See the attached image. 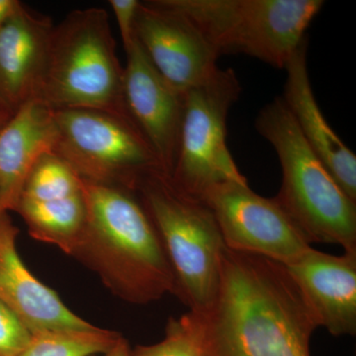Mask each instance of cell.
<instances>
[{"label": "cell", "mask_w": 356, "mask_h": 356, "mask_svg": "<svg viewBox=\"0 0 356 356\" xmlns=\"http://www.w3.org/2000/svg\"><path fill=\"white\" fill-rule=\"evenodd\" d=\"M187 315L202 356H311L318 327L286 267L226 245L212 303Z\"/></svg>", "instance_id": "6da1fadb"}, {"label": "cell", "mask_w": 356, "mask_h": 356, "mask_svg": "<svg viewBox=\"0 0 356 356\" xmlns=\"http://www.w3.org/2000/svg\"><path fill=\"white\" fill-rule=\"evenodd\" d=\"M81 181L88 218L72 257L128 303L146 305L175 295L172 266L137 192Z\"/></svg>", "instance_id": "7a4b0ae2"}, {"label": "cell", "mask_w": 356, "mask_h": 356, "mask_svg": "<svg viewBox=\"0 0 356 356\" xmlns=\"http://www.w3.org/2000/svg\"><path fill=\"white\" fill-rule=\"evenodd\" d=\"M255 128L280 159L282 182L273 198L309 243H332L356 252V202L307 144L282 97L259 111Z\"/></svg>", "instance_id": "3957f363"}, {"label": "cell", "mask_w": 356, "mask_h": 356, "mask_svg": "<svg viewBox=\"0 0 356 356\" xmlns=\"http://www.w3.org/2000/svg\"><path fill=\"white\" fill-rule=\"evenodd\" d=\"M123 81L108 14L97 7L79 9L54 27L35 100L51 110H100L132 119Z\"/></svg>", "instance_id": "277c9868"}, {"label": "cell", "mask_w": 356, "mask_h": 356, "mask_svg": "<svg viewBox=\"0 0 356 356\" xmlns=\"http://www.w3.org/2000/svg\"><path fill=\"white\" fill-rule=\"evenodd\" d=\"M135 191L172 266L175 296L189 311L205 310L216 294L225 247L214 214L202 199L180 191L161 172L143 177Z\"/></svg>", "instance_id": "5b68a950"}, {"label": "cell", "mask_w": 356, "mask_h": 356, "mask_svg": "<svg viewBox=\"0 0 356 356\" xmlns=\"http://www.w3.org/2000/svg\"><path fill=\"white\" fill-rule=\"evenodd\" d=\"M184 14L217 55L243 54L276 69L306 38L322 0H161Z\"/></svg>", "instance_id": "8992f818"}, {"label": "cell", "mask_w": 356, "mask_h": 356, "mask_svg": "<svg viewBox=\"0 0 356 356\" xmlns=\"http://www.w3.org/2000/svg\"><path fill=\"white\" fill-rule=\"evenodd\" d=\"M54 113L58 133L54 154L81 179L135 191L143 177L163 172L132 119L92 109L54 110Z\"/></svg>", "instance_id": "52a82bcc"}, {"label": "cell", "mask_w": 356, "mask_h": 356, "mask_svg": "<svg viewBox=\"0 0 356 356\" xmlns=\"http://www.w3.org/2000/svg\"><path fill=\"white\" fill-rule=\"evenodd\" d=\"M242 95L232 69L220 70L187 91L177 161L170 180L180 191L202 197L213 185L248 184L227 145V118Z\"/></svg>", "instance_id": "ba28073f"}, {"label": "cell", "mask_w": 356, "mask_h": 356, "mask_svg": "<svg viewBox=\"0 0 356 356\" xmlns=\"http://www.w3.org/2000/svg\"><path fill=\"white\" fill-rule=\"evenodd\" d=\"M201 199L214 214L229 250L261 255L287 266L312 248L275 199L262 197L248 184H215Z\"/></svg>", "instance_id": "9c48e42d"}, {"label": "cell", "mask_w": 356, "mask_h": 356, "mask_svg": "<svg viewBox=\"0 0 356 356\" xmlns=\"http://www.w3.org/2000/svg\"><path fill=\"white\" fill-rule=\"evenodd\" d=\"M135 36L154 69L179 92L200 86L219 70V56L202 33L161 0L140 2Z\"/></svg>", "instance_id": "30bf717a"}, {"label": "cell", "mask_w": 356, "mask_h": 356, "mask_svg": "<svg viewBox=\"0 0 356 356\" xmlns=\"http://www.w3.org/2000/svg\"><path fill=\"white\" fill-rule=\"evenodd\" d=\"M126 56V108L153 149L163 175L170 177L177 158L186 93L173 88L159 74L136 36Z\"/></svg>", "instance_id": "8fae6325"}, {"label": "cell", "mask_w": 356, "mask_h": 356, "mask_svg": "<svg viewBox=\"0 0 356 356\" xmlns=\"http://www.w3.org/2000/svg\"><path fill=\"white\" fill-rule=\"evenodd\" d=\"M318 327L334 337L356 334V252L332 255L311 248L284 266Z\"/></svg>", "instance_id": "7c38bea8"}, {"label": "cell", "mask_w": 356, "mask_h": 356, "mask_svg": "<svg viewBox=\"0 0 356 356\" xmlns=\"http://www.w3.org/2000/svg\"><path fill=\"white\" fill-rule=\"evenodd\" d=\"M19 231L10 219L0 227V301L20 318L32 334L49 331H84L95 325L70 311L21 259Z\"/></svg>", "instance_id": "4fadbf2b"}, {"label": "cell", "mask_w": 356, "mask_h": 356, "mask_svg": "<svg viewBox=\"0 0 356 356\" xmlns=\"http://www.w3.org/2000/svg\"><path fill=\"white\" fill-rule=\"evenodd\" d=\"M55 25L20 2L0 26V98L13 110L36 99Z\"/></svg>", "instance_id": "5bb4252c"}, {"label": "cell", "mask_w": 356, "mask_h": 356, "mask_svg": "<svg viewBox=\"0 0 356 356\" xmlns=\"http://www.w3.org/2000/svg\"><path fill=\"white\" fill-rule=\"evenodd\" d=\"M308 38L288 60L283 102L307 144L327 168L344 193L356 202V156L331 128L318 107L309 77Z\"/></svg>", "instance_id": "9a60e30c"}, {"label": "cell", "mask_w": 356, "mask_h": 356, "mask_svg": "<svg viewBox=\"0 0 356 356\" xmlns=\"http://www.w3.org/2000/svg\"><path fill=\"white\" fill-rule=\"evenodd\" d=\"M54 110L37 100L21 106L0 130V211L15 210L26 179L57 143Z\"/></svg>", "instance_id": "2e32d148"}, {"label": "cell", "mask_w": 356, "mask_h": 356, "mask_svg": "<svg viewBox=\"0 0 356 356\" xmlns=\"http://www.w3.org/2000/svg\"><path fill=\"white\" fill-rule=\"evenodd\" d=\"M17 212L35 240L55 245L65 254L72 255L88 218L83 191L76 195L47 200L19 199Z\"/></svg>", "instance_id": "e0dca14e"}, {"label": "cell", "mask_w": 356, "mask_h": 356, "mask_svg": "<svg viewBox=\"0 0 356 356\" xmlns=\"http://www.w3.org/2000/svg\"><path fill=\"white\" fill-rule=\"evenodd\" d=\"M118 332L95 327L84 331H49L32 334L17 356H96L109 350Z\"/></svg>", "instance_id": "ac0fdd59"}, {"label": "cell", "mask_w": 356, "mask_h": 356, "mask_svg": "<svg viewBox=\"0 0 356 356\" xmlns=\"http://www.w3.org/2000/svg\"><path fill=\"white\" fill-rule=\"evenodd\" d=\"M131 356H202L195 332L188 315L170 318L163 341L152 346H139Z\"/></svg>", "instance_id": "d6986e66"}, {"label": "cell", "mask_w": 356, "mask_h": 356, "mask_svg": "<svg viewBox=\"0 0 356 356\" xmlns=\"http://www.w3.org/2000/svg\"><path fill=\"white\" fill-rule=\"evenodd\" d=\"M31 339L28 327L0 301V356H17Z\"/></svg>", "instance_id": "ffe728a7"}, {"label": "cell", "mask_w": 356, "mask_h": 356, "mask_svg": "<svg viewBox=\"0 0 356 356\" xmlns=\"http://www.w3.org/2000/svg\"><path fill=\"white\" fill-rule=\"evenodd\" d=\"M140 2L138 0H110L119 31H120L124 49L127 51L135 40V21Z\"/></svg>", "instance_id": "44dd1931"}, {"label": "cell", "mask_w": 356, "mask_h": 356, "mask_svg": "<svg viewBox=\"0 0 356 356\" xmlns=\"http://www.w3.org/2000/svg\"><path fill=\"white\" fill-rule=\"evenodd\" d=\"M98 356H131V348L128 341L120 337L109 350Z\"/></svg>", "instance_id": "7402d4cb"}, {"label": "cell", "mask_w": 356, "mask_h": 356, "mask_svg": "<svg viewBox=\"0 0 356 356\" xmlns=\"http://www.w3.org/2000/svg\"><path fill=\"white\" fill-rule=\"evenodd\" d=\"M19 4L18 0H0V26L13 15Z\"/></svg>", "instance_id": "603a6c76"}, {"label": "cell", "mask_w": 356, "mask_h": 356, "mask_svg": "<svg viewBox=\"0 0 356 356\" xmlns=\"http://www.w3.org/2000/svg\"><path fill=\"white\" fill-rule=\"evenodd\" d=\"M14 113L15 112L0 98V130L6 125Z\"/></svg>", "instance_id": "cb8c5ba5"}, {"label": "cell", "mask_w": 356, "mask_h": 356, "mask_svg": "<svg viewBox=\"0 0 356 356\" xmlns=\"http://www.w3.org/2000/svg\"><path fill=\"white\" fill-rule=\"evenodd\" d=\"M7 219H9L8 216H7V213H3L0 211V227L3 225V222H6Z\"/></svg>", "instance_id": "d4e9b609"}]
</instances>
